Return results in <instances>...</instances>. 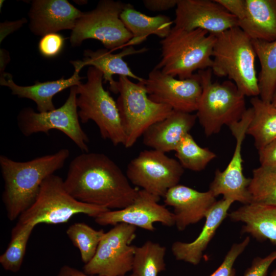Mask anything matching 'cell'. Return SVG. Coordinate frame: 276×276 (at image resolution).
<instances>
[{
  "label": "cell",
  "mask_w": 276,
  "mask_h": 276,
  "mask_svg": "<svg viewBox=\"0 0 276 276\" xmlns=\"http://www.w3.org/2000/svg\"><path fill=\"white\" fill-rule=\"evenodd\" d=\"M64 185L81 202L111 209H124L133 202L139 189L110 158L97 152H83L70 163Z\"/></svg>",
  "instance_id": "1"
},
{
  "label": "cell",
  "mask_w": 276,
  "mask_h": 276,
  "mask_svg": "<svg viewBox=\"0 0 276 276\" xmlns=\"http://www.w3.org/2000/svg\"><path fill=\"white\" fill-rule=\"evenodd\" d=\"M68 149L26 162L0 156V168L4 180L2 199L7 217L13 221L34 202L43 181L61 169L70 156Z\"/></svg>",
  "instance_id": "2"
},
{
  "label": "cell",
  "mask_w": 276,
  "mask_h": 276,
  "mask_svg": "<svg viewBox=\"0 0 276 276\" xmlns=\"http://www.w3.org/2000/svg\"><path fill=\"white\" fill-rule=\"evenodd\" d=\"M212 53V72L227 77L245 96L260 94L252 40L238 27L215 35Z\"/></svg>",
  "instance_id": "3"
},
{
  "label": "cell",
  "mask_w": 276,
  "mask_h": 276,
  "mask_svg": "<svg viewBox=\"0 0 276 276\" xmlns=\"http://www.w3.org/2000/svg\"><path fill=\"white\" fill-rule=\"evenodd\" d=\"M215 40V35L201 29L174 27L160 41L161 59L155 68L179 79L189 78L196 71L211 67Z\"/></svg>",
  "instance_id": "4"
},
{
  "label": "cell",
  "mask_w": 276,
  "mask_h": 276,
  "mask_svg": "<svg viewBox=\"0 0 276 276\" xmlns=\"http://www.w3.org/2000/svg\"><path fill=\"white\" fill-rule=\"evenodd\" d=\"M211 68L198 71L202 91L196 114L206 136L239 121L246 110L245 96L228 80L212 81Z\"/></svg>",
  "instance_id": "5"
},
{
  "label": "cell",
  "mask_w": 276,
  "mask_h": 276,
  "mask_svg": "<svg viewBox=\"0 0 276 276\" xmlns=\"http://www.w3.org/2000/svg\"><path fill=\"white\" fill-rule=\"evenodd\" d=\"M103 75L99 70L90 66L87 81L76 86L77 105L80 122L94 121L101 137L109 140L114 146H124V132L117 102L103 85Z\"/></svg>",
  "instance_id": "6"
},
{
  "label": "cell",
  "mask_w": 276,
  "mask_h": 276,
  "mask_svg": "<svg viewBox=\"0 0 276 276\" xmlns=\"http://www.w3.org/2000/svg\"><path fill=\"white\" fill-rule=\"evenodd\" d=\"M110 210L78 201L66 190L62 178L54 174L42 182L33 203L19 217L17 223L58 224L78 214L95 218Z\"/></svg>",
  "instance_id": "7"
},
{
  "label": "cell",
  "mask_w": 276,
  "mask_h": 276,
  "mask_svg": "<svg viewBox=\"0 0 276 276\" xmlns=\"http://www.w3.org/2000/svg\"><path fill=\"white\" fill-rule=\"evenodd\" d=\"M143 81L135 83L125 76H119L118 81L116 102L126 136V148L132 147L149 126L173 110L167 105L150 100Z\"/></svg>",
  "instance_id": "8"
},
{
  "label": "cell",
  "mask_w": 276,
  "mask_h": 276,
  "mask_svg": "<svg viewBox=\"0 0 276 276\" xmlns=\"http://www.w3.org/2000/svg\"><path fill=\"white\" fill-rule=\"evenodd\" d=\"M119 1L102 0L90 11L83 12L72 30L70 41L73 47L88 39L98 40L105 49L113 50L127 46L132 38L120 18L129 5Z\"/></svg>",
  "instance_id": "9"
},
{
  "label": "cell",
  "mask_w": 276,
  "mask_h": 276,
  "mask_svg": "<svg viewBox=\"0 0 276 276\" xmlns=\"http://www.w3.org/2000/svg\"><path fill=\"white\" fill-rule=\"evenodd\" d=\"M76 86L70 88L65 103L60 107L44 112H36L31 107L22 108L17 117L21 133L29 136L38 132L48 134L58 130L68 136L83 152H88L89 139L80 124L77 105Z\"/></svg>",
  "instance_id": "10"
},
{
  "label": "cell",
  "mask_w": 276,
  "mask_h": 276,
  "mask_svg": "<svg viewBox=\"0 0 276 276\" xmlns=\"http://www.w3.org/2000/svg\"><path fill=\"white\" fill-rule=\"evenodd\" d=\"M136 227L119 223L105 233L91 260L85 264L86 273L101 276H123L132 271Z\"/></svg>",
  "instance_id": "11"
},
{
  "label": "cell",
  "mask_w": 276,
  "mask_h": 276,
  "mask_svg": "<svg viewBox=\"0 0 276 276\" xmlns=\"http://www.w3.org/2000/svg\"><path fill=\"white\" fill-rule=\"evenodd\" d=\"M183 172L178 160L152 149L141 151L133 158L126 175L132 184L160 198L178 184Z\"/></svg>",
  "instance_id": "12"
},
{
  "label": "cell",
  "mask_w": 276,
  "mask_h": 276,
  "mask_svg": "<svg viewBox=\"0 0 276 276\" xmlns=\"http://www.w3.org/2000/svg\"><path fill=\"white\" fill-rule=\"evenodd\" d=\"M252 114L251 107L246 109L239 121L228 126L236 140L233 155L224 170H216L209 188L215 197L222 195L224 198L244 205L251 203V198L248 189L250 178L246 177L243 172L242 147Z\"/></svg>",
  "instance_id": "13"
},
{
  "label": "cell",
  "mask_w": 276,
  "mask_h": 276,
  "mask_svg": "<svg viewBox=\"0 0 276 276\" xmlns=\"http://www.w3.org/2000/svg\"><path fill=\"white\" fill-rule=\"evenodd\" d=\"M143 82L148 97L153 102L167 105L176 111H197L202 91L198 74L177 79L154 67Z\"/></svg>",
  "instance_id": "14"
},
{
  "label": "cell",
  "mask_w": 276,
  "mask_h": 276,
  "mask_svg": "<svg viewBox=\"0 0 276 276\" xmlns=\"http://www.w3.org/2000/svg\"><path fill=\"white\" fill-rule=\"evenodd\" d=\"M160 199L139 190L137 197L130 205L122 209L104 212L95 218V222L100 225L126 223L150 232L155 231V223L169 227L175 225L173 213L158 203Z\"/></svg>",
  "instance_id": "15"
},
{
  "label": "cell",
  "mask_w": 276,
  "mask_h": 276,
  "mask_svg": "<svg viewBox=\"0 0 276 276\" xmlns=\"http://www.w3.org/2000/svg\"><path fill=\"white\" fill-rule=\"evenodd\" d=\"M173 22L176 28L217 35L238 27V20L215 0H178Z\"/></svg>",
  "instance_id": "16"
},
{
  "label": "cell",
  "mask_w": 276,
  "mask_h": 276,
  "mask_svg": "<svg viewBox=\"0 0 276 276\" xmlns=\"http://www.w3.org/2000/svg\"><path fill=\"white\" fill-rule=\"evenodd\" d=\"M216 197L209 190L200 192L178 184L170 188L164 197L165 205L173 208L175 225L180 231L205 218L217 201Z\"/></svg>",
  "instance_id": "17"
},
{
  "label": "cell",
  "mask_w": 276,
  "mask_h": 276,
  "mask_svg": "<svg viewBox=\"0 0 276 276\" xmlns=\"http://www.w3.org/2000/svg\"><path fill=\"white\" fill-rule=\"evenodd\" d=\"M83 12L66 0H34L29 12L30 31L35 35L74 28Z\"/></svg>",
  "instance_id": "18"
},
{
  "label": "cell",
  "mask_w": 276,
  "mask_h": 276,
  "mask_svg": "<svg viewBox=\"0 0 276 276\" xmlns=\"http://www.w3.org/2000/svg\"><path fill=\"white\" fill-rule=\"evenodd\" d=\"M196 114L173 110L164 119L149 126L143 134L144 144L164 153L175 151L197 120Z\"/></svg>",
  "instance_id": "19"
},
{
  "label": "cell",
  "mask_w": 276,
  "mask_h": 276,
  "mask_svg": "<svg viewBox=\"0 0 276 276\" xmlns=\"http://www.w3.org/2000/svg\"><path fill=\"white\" fill-rule=\"evenodd\" d=\"M147 50L146 48L137 50L131 45L124 47L121 52L116 54L111 53L106 49L96 51L87 49L83 52L82 60H72L70 62L73 66H77L81 69L86 65L96 67L102 73L104 82L109 83L110 90L117 94L118 81L113 79L114 75L131 78L140 82L144 80L132 72L123 58L128 55L142 53Z\"/></svg>",
  "instance_id": "20"
},
{
  "label": "cell",
  "mask_w": 276,
  "mask_h": 276,
  "mask_svg": "<svg viewBox=\"0 0 276 276\" xmlns=\"http://www.w3.org/2000/svg\"><path fill=\"white\" fill-rule=\"evenodd\" d=\"M234 202L224 198L217 201L206 214L201 231L194 240L191 242L177 241L172 244L171 251L175 258L193 265H198L218 228L228 216V211Z\"/></svg>",
  "instance_id": "21"
},
{
  "label": "cell",
  "mask_w": 276,
  "mask_h": 276,
  "mask_svg": "<svg viewBox=\"0 0 276 276\" xmlns=\"http://www.w3.org/2000/svg\"><path fill=\"white\" fill-rule=\"evenodd\" d=\"M75 71L67 79L62 77L57 80L37 82L30 86H20L13 80L12 75L7 73L0 75V84L8 87L12 94L19 98H27L36 104L39 112H44L55 109L53 98L57 94L68 87L77 86L82 82L79 75L81 69L74 66Z\"/></svg>",
  "instance_id": "22"
},
{
  "label": "cell",
  "mask_w": 276,
  "mask_h": 276,
  "mask_svg": "<svg viewBox=\"0 0 276 276\" xmlns=\"http://www.w3.org/2000/svg\"><path fill=\"white\" fill-rule=\"evenodd\" d=\"M228 216L233 221L244 223L242 233L276 244V205L251 202L231 212Z\"/></svg>",
  "instance_id": "23"
},
{
  "label": "cell",
  "mask_w": 276,
  "mask_h": 276,
  "mask_svg": "<svg viewBox=\"0 0 276 276\" xmlns=\"http://www.w3.org/2000/svg\"><path fill=\"white\" fill-rule=\"evenodd\" d=\"M246 13L238 27L251 40H276V0H246Z\"/></svg>",
  "instance_id": "24"
},
{
  "label": "cell",
  "mask_w": 276,
  "mask_h": 276,
  "mask_svg": "<svg viewBox=\"0 0 276 276\" xmlns=\"http://www.w3.org/2000/svg\"><path fill=\"white\" fill-rule=\"evenodd\" d=\"M120 18L132 35L127 44L131 46L143 42L151 35L162 39L166 37L170 32L173 23L167 16H150L137 11L130 4L122 11Z\"/></svg>",
  "instance_id": "25"
},
{
  "label": "cell",
  "mask_w": 276,
  "mask_h": 276,
  "mask_svg": "<svg viewBox=\"0 0 276 276\" xmlns=\"http://www.w3.org/2000/svg\"><path fill=\"white\" fill-rule=\"evenodd\" d=\"M250 103L253 114L246 134L254 138L259 150L276 140V107L258 97H252Z\"/></svg>",
  "instance_id": "26"
},
{
  "label": "cell",
  "mask_w": 276,
  "mask_h": 276,
  "mask_svg": "<svg viewBox=\"0 0 276 276\" xmlns=\"http://www.w3.org/2000/svg\"><path fill=\"white\" fill-rule=\"evenodd\" d=\"M252 43L261 66L258 76L260 98L270 103L276 88V40H252Z\"/></svg>",
  "instance_id": "27"
},
{
  "label": "cell",
  "mask_w": 276,
  "mask_h": 276,
  "mask_svg": "<svg viewBox=\"0 0 276 276\" xmlns=\"http://www.w3.org/2000/svg\"><path fill=\"white\" fill-rule=\"evenodd\" d=\"M166 248L152 241H147L136 246L132 271L137 276H158L166 269L165 256Z\"/></svg>",
  "instance_id": "28"
},
{
  "label": "cell",
  "mask_w": 276,
  "mask_h": 276,
  "mask_svg": "<svg viewBox=\"0 0 276 276\" xmlns=\"http://www.w3.org/2000/svg\"><path fill=\"white\" fill-rule=\"evenodd\" d=\"M35 226L17 223L11 232V240L0 256V263L7 271H18L23 262L27 243Z\"/></svg>",
  "instance_id": "29"
},
{
  "label": "cell",
  "mask_w": 276,
  "mask_h": 276,
  "mask_svg": "<svg viewBox=\"0 0 276 276\" xmlns=\"http://www.w3.org/2000/svg\"><path fill=\"white\" fill-rule=\"evenodd\" d=\"M248 189L251 202L276 205V167L254 169Z\"/></svg>",
  "instance_id": "30"
},
{
  "label": "cell",
  "mask_w": 276,
  "mask_h": 276,
  "mask_svg": "<svg viewBox=\"0 0 276 276\" xmlns=\"http://www.w3.org/2000/svg\"><path fill=\"white\" fill-rule=\"evenodd\" d=\"M175 151L182 167L193 171L204 170L216 157L214 152L198 145L190 133L182 137Z\"/></svg>",
  "instance_id": "31"
},
{
  "label": "cell",
  "mask_w": 276,
  "mask_h": 276,
  "mask_svg": "<svg viewBox=\"0 0 276 276\" xmlns=\"http://www.w3.org/2000/svg\"><path fill=\"white\" fill-rule=\"evenodd\" d=\"M66 233L78 248L82 262L86 264L95 255L105 232L103 229L96 230L85 223L78 222L70 225Z\"/></svg>",
  "instance_id": "32"
},
{
  "label": "cell",
  "mask_w": 276,
  "mask_h": 276,
  "mask_svg": "<svg viewBox=\"0 0 276 276\" xmlns=\"http://www.w3.org/2000/svg\"><path fill=\"white\" fill-rule=\"evenodd\" d=\"M249 242L250 237L248 236L242 241L233 244L220 266L209 276H236L234 264Z\"/></svg>",
  "instance_id": "33"
},
{
  "label": "cell",
  "mask_w": 276,
  "mask_h": 276,
  "mask_svg": "<svg viewBox=\"0 0 276 276\" xmlns=\"http://www.w3.org/2000/svg\"><path fill=\"white\" fill-rule=\"evenodd\" d=\"M65 39L57 33H51L42 37L38 43L39 53L46 58L58 56L63 49Z\"/></svg>",
  "instance_id": "34"
},
{
  "label": "cell",
  "mask_w": 276,
  "mask_h": 276,
  "mask_svg": "<svg viewBox=\"0 0 276 276\" xmlns=\"http://www.w3.org/2000/svg\"><path fill=\"white\" fill-rule=\"evenodd\" d=\"M276 260V250L264 257H256L243 276H267L268 269Z\"/></svg>",
  "instance_id": "35"
},
{
  "label": "cell",
  "mask_w": 276,
  "mask_h": 276,
  "mask_svg": "<svg viewBox=\"0 0 276 276\" xmlns=\"http://www.w3.org/2000/svg\"><path fill=\"white\" fill-rule=\"evenodd\" d=\"M238 20L243 19L246 13V0H215Z\"/></svg>",
  "instance_id": "36"
},
{
  "label": "cell",
  "mask_w": 276,
  "mask_h": 276,
  "mask_svg": "<svg viewBox=\"0 0 276 276\" xmlns=\"http://www.w3.org/2000/svg\"><path fill=\"white\" fill-rule=\"evenodd\" d=\"M258 151L261 166L276 167V140Z\"/></svg>",
  "instance_id": "37"
},
{
  "label": "cell",
  "mask_w": 276,
  "mask_h": 276,
  "mask_svg": "<svg viewBox=\"0 0 276 276\" xmlns=\"http://www.w3.org/2000/svg\"><path fill=\"white\" fill-rule=\"evenodd\" d=\"M178 0H144L145 7L152 11H166L176 7Z\"/></svg>",
  "instance_id": "38"
},
{
  "label": "cell",
  "mask_w": 276,
  "mask_h": 276,
  "mask_svg": "<svg viewBox=\"0 0 276 276\" xmlns=\"http://www.w3.org/2000/svg\"><path fill=\"white\" fill-rule=\"evenodd\" d=\"M27 22L25 18L14 21H6L0 24V42L10 34L19 29L21 26Z\"/></svg>",
  "instance_id": "39"
},
{
  "label": "cell",
  "mask_w": 276,
  "mask_h": 276,
  "mask_svg": "<svg viewBox=\"0 0 276 276\" xmlns=\"http://www.w3.org/2000/svg\"><path fill=\"white\" fill-rule=\"evenodd\" d=\"M56 276H101L98 275H91L86 273L84 271L71 267L69 265L62 266L59 270Z\"/></svg>",
  "instance_id": "40"
},
{
  "label": "cell",
  "mask_w": 276,
  "mask_h": 276,
  "mask_svg": "<svg viewBox=\"0 0 276 276\" xmlns=\"http://www.w3.org/2000/svg\"><path fill=\"white\" fill-rule=\"evenodd\" d=\"M0 75L5 73V70L10 60V57L7 51L3 49L0 50Z\"/></svg>",
  "instance_id": "41"
},
{
  "label": "cell",
  "mask_w": 276,
  "mask_h": 276,
  "mask_svg": "<svg viewBox=\"0 0 276 276\" xmlns=\"http://www.w3.org/2000/svg\"><path fill=\"white\" fill-rule=\"evenodd\" d=\"M270 103L273 106L276 107V88L273 93V95L271 99V101Z\"/></svg>",
  "instance_id": "42"
},
{
  "label": "cell",
  "mask_w": 276,
  "mask_h": 276,
  "mask_svg": "<svg viewBox=\"0 0 276 276\" xmlns=\"http://www.w3.org/2000/svg\"><path fill=\"white\" fill-rule=\"evenodd\" d=\"M271 276H276V269L272 271Z\"/></svg>",
  "instance_id": "43"
},
{
  "label": "cell",
  "mask_w": 276,
  "mask_h": 276,
  "mask_svg": "<svg viewBox=\"0 0 276 276\" xmlns=\"http://www.w3.org/2000/svg\"><path fill=\"white\" fill-rule=\"evenodd\" d=\"M4 1H3V0H1L0 1V8H1V9L2 7L3 6V4L4 3Z\"/></svg>",
  "instance_id": "44"
},
{
  "label": "cell",
  "mask_w": 276,
  "mask_h": 276,
  "mask_svg": "<svg viewBox=\"0 0 276 276\" xmlns=\"http://www.w3.org/2000/svg\"><path fill=\"white\" fill-rule=\"evenodd\" d=\"M123 276H137V275L134 274V273H132L130 274H128V275L126 274V275H123Z\"/></svg>",
  "instance_id": "45"
}]
</instances>
